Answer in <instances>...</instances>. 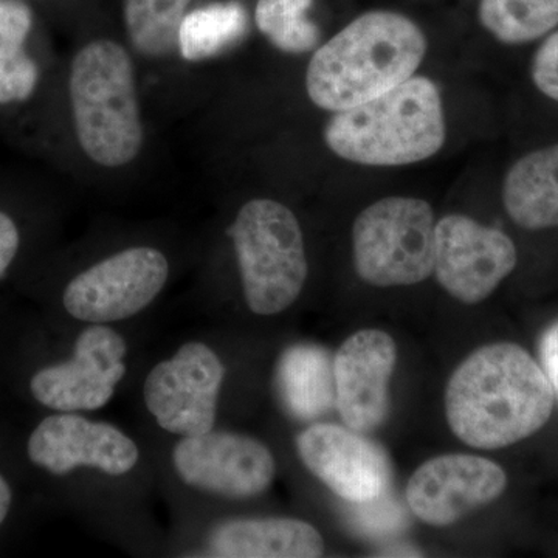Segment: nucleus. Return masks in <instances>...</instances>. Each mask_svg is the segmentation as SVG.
Returning <instances> with one entry per match:
<instances>
[{
	"label": "nucleus",
	"instance_id": "nucleus-1",
	"mask_svg": "<svg viewBox=\"0 0 558 558\" xmlns=\"http://www.w3.org/2000/svg\"><path fill=\"white\" fill-rule=\"evenodd\" d=\"M556 403L542 365L520 344L476 349L451 374L446 414L451 432L478 450H498L534 436Z\"/></svg>",
	"mask_w": 558,
	"mask_h": 558
},
{
	"label": "nucleus",
	"instance_id": "nucleus-2",
	"mask_svg": "<svg viewBox=\"0 0 558 558\" xmlns=\"http://www.w3.org/2000/svg\"><path fill=\"white\" fill-rule=\"evenodd\" d=\"M425 53L427 38L413 21L395 11H369L315 51L307 95L330 112L354 108L414 76Z\"/></svg>",
	"mask_w": 558,
	"mask_h": 558
},
{
	"label": "nucleus",
	"instance_id": "nucleus-3",
	"mask_svg": "<svg viewBox=\"0 0 558 558\" xmlns=\"http://www.w3.org/2000/svg\"><path fill=\"white\" fill-rule=\"evenodd\" d=\"M325 142L340 159L366 167H402L438 154L446 117L438 86L411 76L373 100L333 112Z\"/></svg>",
	"mask_w": 558,
	"mask_h": 558
},
{
	"label": "nucleus",
	"instance_id": "nucleus-4",
	"mask_svg": "<svg viewBox=\"0 0 558 558\" xmlns=\"http://www.w3.org/2000/svg\"><path fill=\"white\" fill-rule=\"evenodd\" d=\"M81 148L105 168L131 163L145 142L134 65L128 51L98 39L78 51L69 78Z\"/></svg>",
	"mask_w": 558,
	"mask_h": 558
},
{
	"label": "nucleus",
	"instance_id": "nucleus-5",
	"mask_svg": "<svg viewBox=\"0 0 558 558\" xmlns=\"http://www.w3.org/2000/svg\"><path fill=\"white\" fill-rule=\"evenodd\" d=\"M229 234L248 310L264 317L289 310L307 279L306 247L296 216L277 201H250Z\"/></svg>",
	"mask_w": 558,
	"mask_h": 558
},
{
	"label": "nucleus",
	"instance_id": "nucleus-6",
	"mask_svg": "<svg viewBox=\"0 0 558 558\" xmlns=\"http://www.w3.org/2000/svg\"><path fill=\"white\" fill-rule=\"evenodd\" d=\"M435 229L428 202L387 197L369 205L352 229L360 279L376 288L425 281L435 270Z\"/></svg>",
	"mask_w": 558,
	"mask_h": 558
},
{
	"label": "nucleus",
	"instance_id": "nucleus-7",
	"mask_svg": "<svg viewBox=\"0 0 558 558\" xmlns=\"http://www.w3.org/2000/svg\"><path fill=\"white\" fill-rule=\"evenodd\" d=\"M170 277L167 256L153 247L123 250L69 282L62 303L80 322H120L148 307Z\"/></svg>",
	"mask_w": 558,
	"mask_h": 558
},
{
	"label": "nucleus",
	"instance_id": "nucleus-8",
	"mask_svg": "<svg viewBox=\"0 0 558 558\" xmlns=\"http://www.w3.org/2000/svg\"><path fill=\"white\" fill-rule=\"evenodd\" d=\"M226 368L211 348L190 341L154 366L143 396L157 424L172 435L199 436L215 427Z\"/></svg>",
	"mask_w": 558,
	"mask_h": 558
},
{
	"label": "nucleus",
	"instance_id": "nucleus-9",
	"mask_svg": "<svg viewBox=\"0 0 558 558\" xmlns=\"http://www.w3.org/2000/svg\"><path fill=\"white\" fill-rule=\"evenodd\" d=\"M519 253L501 230L464 215L446 216L435 229V275L449 295L478 304L515 270Z\"/></svg>",
	"mask_w": 558,
	"mask_h": 558
},
{
	"label": "nucleus",
	"instance_id": "nucleus-10",
	"mask_svg": "<svg viewBox=\"0 0 558 558\" xmlns=\"http://www.w3.org/2000/svg\"><path fill=\"white\" fill-rule=\"evenodd\" d=\"M172 464L183 483L227 498L258 497L277 472L274 454L259 440L213 429L182 438Z\"/></svg>",
	"mask_w": 558,
	"mask_h": 558
},
{
	"label": "nucleus",
	"instance_id": "nucleus-11",
	"mask_svg": "<svg viewBox=\"0 0 558 558\" xmlns=\"http://www.w3.org/2000/svg\"><path fill=\"white\" fill-rule=\"evenodd\" d=\"M506 487L508 475L497 462L475 454H442L413 473L407 502L418 520L444 527L497 501Z\"/></svg>",
	"mask_w": 558,
	"mask_h": 558
},
{
	"label": "nucleus",
	"instance_id": "nucleus-12",
	"mask_svg": "<svg viewBox=\"0 0 558 558\" xmlns=\"http://www.w3.org/2000/svg\"><path fill=\"white\" fill-rule=\"evenodd\" d=\"M126 343L116 330L92 325L80 333L69 362L40 369L32 379L33 398L62 413L102 409L126 374Z\"/></svg>",
	"mask_w": 558,
	"mask_h": 558
},
{
	"label": "nucleus",
	"instance_id": "nucleus-13",
	"mask_svg": "<svg viewBox=\"0 0 558 558\" xmlns=\"http://www.w3.org/2000/svg\"><path fill=\"white\" fill-rule=\"evenodd\" d=\"M296 450L312 475L351 505L379 498L391 486L387 451L355 429L312 425L300 433Z\"/></svg>",
	"mask_w": 558,
	"mask_h": 558
},
{
	"label": "nucleus",
	"instance_id": "nucleus-14",
	"mask_svg": "<svg viewBox=\"0 0 558 558\" xmlns=\"http://www.w3.org/2000/svg\"><path fill=\"white\" fill-rule=\"evenodd\" d=\"M28 458L58 476L78 468L121 476L137 465L138 449L134 440L108 422L64 413L44 418L35 428L28 440Z\"/></svg>",
	"mask_w": 558,
	"mask_h": 558
},
{
	"label": "nucleus",
	"instance_id": "nucleus-15",
	"mask_svg": "<svg viewBox=\"0 0 558 558\" xmlns=\"http://www.w3.org/2000/svg\"><path fill=\"white\" fill-rule=\"evenodd\" d=\"M396 362L398 348L384 330H359L341 344L333 357V380L336 407L347 427L365 435L384 424Z\"/></svg>",
	"mask_w": 558,
	"mask_h": 558
},
{
	"label": "nucleus",
	"instance_id": "nucleus-16",
	"mask_svg": "<svg viewBox=\"0 0 558 558\" xmlns=\"http://www.w3.org/2000/svg\"><path fill=\"white\" fill-rule=\"evenodd\" d=\"M208 553L222 558H317L325 553V543L306 521L230 520L213 529Z\"/></svg>",
	"mask_w": 558,
	"mask_h": 558
},
{
	"label": "nucleus",
	"instance_id": "nucleus-17",
	"mask_svg": "<svg viewBox=\"0 0 558 558\" xmlns=\"http://www.w3.org/2000/svg\"><path fill=\"white\" fill-rule=\"evenodd\" d=\"M502 204L524 230L558 227V143L521 157L506 174Z\"/></svg>",
	"mask_w": 558,
	"mask_h": 558
},
{
	"label": "nucleus",
	"instance_id": "nucleus-18",
	"mask_svg": "<svg viewBox=\"0 0 558 558\" xmlns=\"http://www.w3.org/2000/svg\"><path fill=\"white\" fill-rule=\"evenodd\" d=\"M275 384L286 410L300 421H315L336 405L333 359L315 344H293L282 352Z\"/></svg>",
	"mask_w": 558,
	"mask_h": 558
},
{
	"label": "nucleus",
	"instance_id": "nucleus-19",
	"mask_svg": "<svg viewBox=\"0 0 558 558\" xmlns=\"http://www.w3.org/2000/svg\"><path fill=\"white\" fill-rule=\"evenodd\" d=\"M247 32L248 16L241 3H211L183 17L179 51L190 62L209 60L236 46Z\"/></svg>",
	"mask_w": 558,
	"mask_h": 558
},
{
	"label": "nucleus",
	"instance_id": "nucleus-20",
	"mask_svg": "<svg viewBox=\"0 0 558 558\" xmlns=\"http://www.w3.org/2000/svg\"><path fill=\"white\" fill-rule=\"evenodd\" d=\"M481 25L508 46L545 38L558 25V0H480Z\"/></svg>",
	"mask_w": 558,
	"mask_h": 558
},
{
	"label": "nucleus",
	"instance_id": "nucleus-21",
	"mask_svg": "<svg viewBox=\"0 0 558 558\" xmlns=\"http://www.w3.org/2000/svg\"><path fill=\"white\" fill-rule=\"evenodd\" d=\"M193 0H124L128 36L138 53L167 58L179 50V32Z\"/></svg>",
	"mask_w": 558,
	"mask_h": 558
},
{
	"label": "nucleus",
	"instance_id": "nucleus-22",
	"mask_svg": "<svg viewBox=\"0 0 558 558\" xmlns=\"http://www.w3.org/2000/svg\"><path fill=\"white\" fill-rule=\"evenodd\" d=\"M314 0H258L256 27L284 53H306L318 46L322 33L307 17Z\"/></svg>",
	"mask_w": 558,
	"mask_h": 558
},
{
	"label": "nucleus",
	"instance_id": "nucleus-23",
	"mask_svg": "<svg viewBox=\"0 0 558 558\" xmlns=\"http://www.w3.org/2000/svg\"><path fill=\"white\" fill-rule=\"evenodd\" d=\"M38 84V68L24 47L0 44V102L24 101Z\"/></svg>",
	"mask_w": 558,
	"mask_h": 558
},
{
	"label": "nucleus",
	"instance_id": "nucleus-24",
	"mask_svg": "<svg viewBox=\"0 0 558 558\" xmlns=\"http://www.w3.org/2000/svg\"><path fill=\"white\" fill-rule=\"evenodd\" d=\"M352 526L357 529L360 534L368 537L392 534L402 529L405 523L403 510L399 501L385 492L379 498L369 499L365 502H352Z\"/></svg>",
	"mask_w": 558,
	"mask_h": 558
},
{
	"label": "nucleus",
	"instance_id": "nucleus-25",
	"mask_svg": "<svg viewBox=\"0 0 558 558\" xmlns=\"http://www.w3.org/2000/svg\"><path fill=\"white\" fill-rule=\"evenodd\" d=\"M531 76L545 97L558 102V31L539 44L532 58Z\"/></svg>",
	"mask_w": 558,
	"mask_h": 558
},
{
	"label": "nucleus",
	"instance_id": "nucleus-26",
	"mask_svg": "<svg viewBox=\"0 0 558 558\" xmlns=\"http://www.w3.org/2000/svg\"><path fill=\"white\" fill-rule=\"evenodd\" d=\"M32 24V11L24 2L0 0V44L24 47Z\"/></svg>",
	"mask_w": 558,
	"mask_h": 558
},
{
	"label": "nucleus",
	"instance_id": "nucleus-27",
	"mask_svg": "<svg viewBox=\"0 0 558 558\" xmlns=\"http://www.w3.org/2000/svg\"><path fill=\"white\" fill-rule=\"evenodd\" d=\"M539 365L558 398V319L543 330L538 341Z\"/></svg>",
	"mask_w": 558,
	"mask_h": 558
},
{
	"label": "nucleus",
	"instance_id": "nucleus-28",
	"mask_svg": "<svg viewBox=\"0 0 558 558\" xmlns=\"http://www.w3.org/2000/svg\"><path fill=\"white\" fill-rule=\"evenodd\" d=\"M20 248V231L10 216L0 211V277L9 269Z\"/></svg>",
	"mask_w": 558,
	"mask_h": 558
},
{
	"label": "nucleus",
	"instance_id": "nucleus-29",
	"mask_svg": "<svg viewBox=\"0 0 558 558\" xmlns=\"http://www.w3.org/2000/svg\"><path fill=\"white\" fill-rule=\"evenodd\" d=\"M11 508V488L9 483L3 480V476L0 475V524L3 523V520L9 515Z\"/></svg>",
	"mask_w": 558,
	"mask_h": 558
},
{
	"label": "nucleus",
	"instance_id": "nucleus-30",
	"mask_svg": "<svg viewBox=\"0 0 558 558\" xmlns=\"http://www.w3.org/2000/svg\"><path fill=\"white\" fill-rule=\"evenodd\" d=\"M384 556L418 557L421 556V553L411 548V546H403V548H400V546H392V548L384 549Z\"/></svg>",
	"mask_w": 558,
	"mask_h": 558
}]
</instances>
